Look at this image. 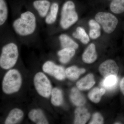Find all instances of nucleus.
Masks as SVG:
<instances>
[{"label":"nucleus","mask_w":124,"mask_h":124,"mask_svg":"<svg viewBox=\"0 0 124 124\" xmlns=\"http://www.w3.org/2000/svg\"><path fill=\"white\" fill-rule=\"evenodd\" d=\"M12 26L14 31L18 35L24 37L31 35L36 29L35 15L30 11L23 12L14 21Z\"/></svg>","instance_id":"nucleus-1"},{"label":"nucleus","mask_w":124,"mask_h":124,"mask_svg":"<svg viewBox=\"0 0 124 124\" xmlns=\"http://www.w3.org/2000/svg\"><path fill=\"white\" fill-rule=\"evenodd\" d=\"M19 57V51L17 45L10 42L3 46L0 56V66L2 69L8 70L16 64Z\"/></svg>","instance_id":"nucleus-2"},{"label":"nucleus","mask_w":124,"mask_h":124,"mask_svg":"<svg viewBox=\"0 0 124 124\" xmlns=\"http://www.w3.org/2000/svg\"><path fill=\"white\" fill-rule=\"evenodd\" d=\"M79 17L75 3L71 0L66 1L62 6L60 20V26L66 30L76 23Z\"/></svg>","instance_id":"nucleus-3"},{"label":"nucleus","mask_w":124,"mask_h":124,"mask_svg":"<svg viewBox=\"0 0 124 124\" xmlns=\"http://www.w3.org/2000/svg\"><path fill=\"white\" fill-rule=\"evenodd\" d=\"M22 76L20 72L16 69H10L6 73L2 82L4 93L9 94L18 92L22 84Z\"/></svg>","instance_id":"nucleus-4"},{"label":"nucleus","mask_w":124,"mask_h":124,"mask_svg":"<svg viewBox=\"0 0 124 124\" xmlns=\"http://www.w3.org/2000/svg\"><path fill=\"white\" fill-rule=\"evenodd\" d=\"M95 19L101 26L104 31L108 34L113 32L118 23L116 17L108 12H99L95 15Z\"/></svg>","instance_id":"nucleus-5"},{"label":"nucleus","mask_w":124,"mask_h":124,"mask_svg":"<svg viewBox=\"0 0 124 124\" xmlns=\"http://www.w3.org/2000/svg\"><path fill=\"white\" fill-rule=\"evenodd\" d=\"M35 88L38 93L45 98L50 96L52 91L51 82L46 75L42 72L36 74L33 79Z\"/></svg>","instance_id":"nucleus-6"},{"label":"nucleus","mask_w":124,"mask_h":124,"mask_svg":"<svg viewBox=\"0 0 124 124\" xmlns=\"http://www.w3.org/2000/svg\"><path fill=\"white\" fill-rule=\"evenodd\" d=\"M42 68L45 72L53 76L59 80H62L66 78V72L64 68L56 65L52 61H46L43 64Z\"/></svg>","instance_id":"nucleus-7"},{"label":"nucleus","mask_w":124,"mask_h":124,"mask_svg":"<svg viewBox=\"0 0 124 124\" xmlns=\"http://www.w3.org/2000/svg\"><path fill=\"white\" fill-rule=\"evenodd\" d=\"M99 70L100 74L105 78L109 76H117L119 72V68L115 61L108 59L100 64Z\"/></svg>","instance_id":"nucleus-8"},{"label":"nucleus","mask_w":124,"mask_h":124,"mask_svg":"<svg viewBox=\"0 0 124 124\" xmlns=\"http://www.w3.org/2000/svg\"><path fill=\"white\" fill-rule=\"evenodd\" d=\"M51 4L49 0H35L32 4L39 16L43 18H45L47 15Z\"/></svg>","instance_id":"nucleus-9"},{"label":"nucleus","mask_w":124,"mask_h":124,"mask_svg":"<svg viewBox=\"0 0 124 124\" xmlns=\"http://www.w3.org/2000/svg\"><path fill=\"white\" fill-rule=\"evenodd\" d=\"M97 57L95 45L93 43H91L83 53L82 59L85 63L90 64L95 62L97 59Z\"/></svg>","instance_id":"nucleus-10"},{"label":"nucleus","mask_w":124,"mask_h":124,"mask_svg":"<svg viewBox=\"0 0 124 124\" xmlns=\"http://www.w3.org/2000/svg\"><path fill=\"white\" fill-rule=\"evenodd\" d=\"M74 124H85L89 119L90 113L88 110L82 106L78 107L75 112Z\"/></svg>","instance_id":"nucleus-11"},{"label":"nucleus","mask_w":124,"mask_h":124,"mask_svg":"<svg viewBox=\"0 0 124 124\" xmlns=\"http://www.w3.org/2000/svg\"><path fill=\"white\" fill-rule=\"evenodd\" d=\"M95 83L93 75L90 73L78 81L76 85L79 90H86L91 88Z\"/></svg>","instance_id":"nucleus-12"},{"label":"nucleus","mask_w":124,"mask_h":124,"mask_svg":"<svg viewBox=\"0 0 124 124\" xmlns=\"http://www.w3.org/2000/svg\"><path fill=\"white\" fill-rule=\"evenodd\" d=\"M70 97L72 103L77 106H82L86 102L84 96L78 88L74 87L72 89Z\"/></svg>","instance_id":"nucleus-13"},{"label":"nucleus","mask_w":124,"mask_h":124,"mask_svg":"<svg viewBox=\"0 0 124 124\" xmlns=\"http://www.w3.org/2000/svg\"><path fill=\"white\" fill-rule=\"evenodd\" d=\"M28 117L32 122L37 124H47L48 122L42 111L40 109H33L30 111Z\"/></svg>","instance_id":"nucleus-14"},{"label":"nucleus","mask_w":124,"mask_h":124,"mask_svg":"<svg viewBox=\"0 0 124 124\" xmlns=\"http://www.w3.org/2000/svg\"><path fill=\"white\" fill-rule=\"evenodd\" d=\"M23 112L19 108H15L10 111L5 121L6 124H17L22 119Z\"/></svg>","instance_id":"nucleus-15"},{"label":"nucleus","mask_w":124,"mask_h":124,"mask_svg":"<svg viewBox=\"0 0 124 124\" xmlns=\"http://www.w3.org/2000/svg\"><path fill=\"white\" fill-rule=\"evenodd\" d=\"M59 10V6L57 2L51 3L48 13L45 18V22L48 25L54 24L57 20Z\"/></svg>","instance_id":"nucleus-16"},{"label":"nucleus","mask_w":124,"mask_h":124,"mask_svg":"<svg viewBox=\"0 0 124 124\" xmlns=\"http://www.w3.org/2000/svg\"><path fill=\"white\" fill-rule=\"evenodd\" d=\"M76 53V49L73 48H62L58 52L59 61L62 63L66 64L70 62Z\"/></svg>","instance_id":"nucleus-17"},{"label":"nucleus","mask_w":124,"mask_h":124,"mask_svg":"<svg viewBox=\"0 0 124 124\" xmlns=\"http://www.w3.org/2000/svg\"><path fill=\"white\" fill-rule=\"evenodd\" d=\"M88 24L90 28L89 37L93 39H96L99 38L101 35L100 24L96 20L93 19L89 20Z\"/></svg>","instance_id":"nucleus-18"},{"label":"nucleus","mask_w":124,"mask_h":124,"mask_svg":"<svg viewBox=\"0 0 124 124\" xmlns=\"http://www.w3.org/2000/svg\"><path fill=\"white\" fill-rule=\"evenodd\" d=\"M118 82L117 76H111L104 78L100 85L102 88L108 91H112L117 87Z\"/></svg>","instance_id":"nucleus-19"},{"label":"nucleus","mask_w":124,"mask_h":124,"mask_svg":"<svg viewBox=\"0 0 124 124\" xmlns=\"http://www.w3.org/2000/svg\"><path fill=\"white\" fill-rule=\"evenodd\" d=\"M59 39L62 48H73L76 50L79 47L78 44L67 34H61L59 37Z\"/></svg>","instance_id":"nucleus-20"},{"label":"nucleus","mask_w":124,"mask_h":124,"mask_svg":"<svg viewBox=\"0 0 124 124\" xmlns=\"http://www.w3.org/2000/svg\"><path fill=\"white\" fill-rule=\"evenodd\" d=\"M85 69L80 68L76 66H72L68 68L66 70V76L69 79L75 81L78 79L80 76L85 72Z\"/></svg>","instance_id":"nucleus-21"},{"label":"nucleus","mask_w":124,"mask_h":124,"mask_svg":"<svg viewBox=\"0 0 124 124\" xmlns=\"http://www.w3.org/2000/svg\"><path fill=\"white\" fill-rule=\"evenodd\" d=\"M72 36L74 38L79 40L84 44H87L90 41L89 36L82 27H77L75 31L72 33Z\"/></svg>","instance_id":"nucleus-22"},{"label":"nucleus","mask_w":124,"mask_h":124,"mask_svg":"<svg viewBox=\"0 0 124 124\" xmlns=\"http://www.w3.org/2000/svg\"><path fill=\"white\" fill-rule=\"evenodd\" d=\"M106 89L104 88H96L92 89L89 93L88 97L90 100L94 103H98L101 100L102 96L106 93Z\"/></svg>","instance_id":"nucleus-23"},{"label":"nucleus","mask_w":124,"mask_h":124,"mask_svg":"<svg viewBox=\"0 0 124 124\" xmlns=\"http://www.w3.org/2000/svg\"><path fill=\"white\" fill-rule=\"evenodd\" d=\"M51 95V103L55 106H61L63 101V97L62 93L60 89L57 88L52 89Z\"/></svg>","instance_id":"nucleus-24"},{"label":"nucleus","mask_w":124,"mask_h":124,"mask_svg":"<svg viewBox=\"0 0 124 124\" xmlns=\"http://www.w3.org/2000/svg\"><path fill=\"white\" fill-rule=\"evenodd\" d=\"M8 10L6 0H0V25L4 24L8 18Z\"/></svg>","instance_id":"nucleus-25"},{"label":"nucleus","mask_w":124,"mask_h":124,"mask_svg":"<svg viewBox=\"0 0 124 124\" xmlns=\"http://www.w3.org/2000/svg\"><path fill=\"white\" fill-rule=\"evenodd\" d=\"M111 11L115 14L124 13V0H112L110 5Z\"/></svg>","instance_id":"nucleus-26"},{"label":"nucleus","mask_w":124,"mask_h":124,"mask_svg":"<svg viewBox=\"0 0 124 124\" xmlns=\"http://www.w3.org/2000/svg\"><path fill=\"white\" fill-rule=\"evenodd\" d=\"M103 118L100 113H95L93 115L92 119L89 124H103Z\"/></svg>","instance_id":"nucleus-27"},{"label":"nucleus","mask_w":124,"mask_h":124,"mask_svg":"<svg viewBox=\"0 0 124 124\" xmlns=\"http://www.w3.org/2000/svg\"><path fill=\"white\" fill-rule=\"evenodd\" d=\"M120 88L121 92L124 95V77L121 81L120 83Z\"/></svg>","instance_id":"nucleus-28"},{"label":"nucleus","mask_w":124,"mask_h":124,"mask_svg":"<svg viewBox=\"0 0 124 124\" xmlns=\"http://www.w3.org/2000/svg\"><path fill=\"white\" fill-rule=\"evenodd\" d=\"M115 124H121V123H119V122H118V123H115Z\"/></svg>","instance_id":"nucleus-29"},{"label":"nucleus","mask_w":124,"mask_h":124,"mask_svg":"<svg viewBox=\"0 0 124 124\" xmlns=\"http://www.w3.org/2000/svg\"></svg>","instance_id":"nucleus-30"}]
</instances>
